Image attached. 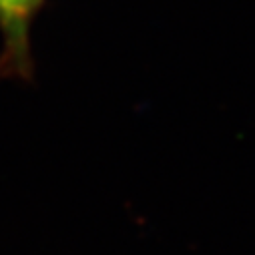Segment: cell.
Segmentation results:
<instances>
[{"label":"cell","instance_id":"1","mask_svg":"<svg viewBox=\"0 0 255 255\" xmlns=\"http://www.w3.org/2000/svg\"><path fill=\"white\" fill-rule=\"evenodd\" d=\"M44 0H0V77H32L30 26Z\"/></svg>","mask_w":255,"mask_h":255}]
</instances>
